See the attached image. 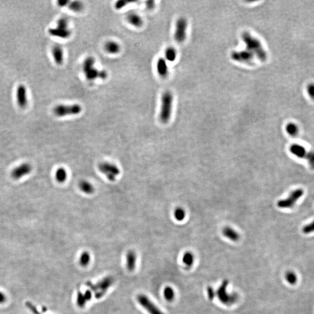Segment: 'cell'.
I'll return each mask as SVG.
<instances>
[{"label": "cell", "instance_id": "6da1fadb", "mask_svg": "<svg viewBox=\"0 0 314 314\" xmlns=\"http://www.w3.org/2000/svg\"><path fill=\"white\" fill-rule=\"evenodd\" d=\"M241 38L246 45L247 50L251 51L253 54H255L261 61L267 60L268 57L267 53L258 38L254 37L247 32L243 33Z\"/></svg>", "mask_w": 314, "mask_h": 314}, {"label": "cell", "instance_id": "7a4b0ae2", "mask_svg": "<svg viewBox=\"0 0 314 314\" xmlns=\"http://www.w3.org/2000/svg\"><path fill=\"white\" fill-rule=\"evenodd\" d=\"M173 102L174 96L172 92L166 91L163 93L161 97V107L159 114V119L163 123H168L171 117Z\"/></svg>", "mask_w": 314, "mask_h": 314}, {"label": "cell", "instance_id": "3957f363", "mask_svg": "<svg viewBox=\"0 0 314 314\" xmlns=\"http://www.w3.org/2000/svg\"><path fill=\"white\" fill-rule=\"evenodd\" d=\"M82 111V106L77 104L72 105L59 104L54 108L53 112L58 117H64L68 115H77Z\"/></svg>", "mask_w": 314, "mask_h": 314}, {"label": "cell", "instance_id": "277c9868", "mask_svg": "<svg viewBox=\"0 0 314 314\" xmlns=\"http://www.w3.org/2000/svg\"><path fill=\"white\" fill-rule=\"evenodd\" d=\"M304 193L303 189H296L290 194L287 198L279 201L277 206L280 208H291L294 206L296 202L304 195Z\"/></svg>", "mask_w": 314, "mask_h": 314}, {"label": "cell", "instance_id": "5b68a950", "mask_svg": "<svg viewBox=\"0 0 314 314\" xmlns=\"http://www.w3.org/2000/svg\"><path fill=\"white\" fill-rule=\"evenodd\" d=\"M229 282L228 280L223 281L222 285L218 288L217 290L216 294L218 297V299L222 302L223 304L226 305H231L237 300V296L236 294H229L226 291V287Z\"/></svg>", "mask_w": 314, "mask_h": 314}, {"label": "cell", "instance_id": "8992f818", "mask_svg": "<svg viewBox=\"0 0 314 314\" xmlns=\"http://www.w3.org/2000/svg\"><path fill=\"white\" fill-rule=\"evenodd\" d=\"M98 168L99 171L106 176L107 178L111 182L115 181L116 177L120 174V170L118 167L110 162H101L98 164Z\"/></svg>", "mask_w": 314, "mask_h": 314}, {"label": "cell", "instance_id": "52a82bcc", "mask_svg": "<svg viewBox=\"0 0 314 314\" xmlns=\"http://www.w3.org/2000/svg\"><path fill=\"white\" fill-rule=\"evenodd\" d=\"M188 26L187 20L185 18H180L176 21L174 37L177 43H183L187 36Z\"/></svg>", "mask_w": 314, "mask_h": 314}, {"label": "cell", "instance_id": "ba28073f", "mask_svg": "<svg viewBox=\"0 0 314 314\" xmlns=\"http://www.w3.org/2000/svg\"><path fill=\"white\" fill-rule=\"evenodd\" d=\"M139 304L149 314H164L147 296L140 294L137 297Z\"/></svg>", "mask_w": 314, "mask_h": 314}, {"label": "cell", "instance_id": "9c48e42d", "mask_svg": "<svg viewBox=\"0 0 314 314\" xmlns=\"http://www.w3.org/2000/svg\"><path fill=\"white\" fill-rule=\"evenodd\" d=\"M231 58L233 60L239 62L251 64L254 59V54L247 50L235 51L231 53Z\"/></svg>", "mask_w": 314, "mask_h": 314}, {"label": "cell", "instance_id": "30bf717a", "mask_svg": "<svg viewBox=\"0 0 314 314\" xmlns=\"http://www.w3.org/2000/svg\"><path fill=\"white\" fill-rule=\"evenodd\" d=\"M32 169V166L29 164L25 163L14 169L12 171L11 176L14 179L18 180L29 174Z\"/></svg>", "mask_w": 314, "mask_h": 314}, {"label": "cell", "instance_id": "8fae6325", "mask_svg": "<svg viewBox=\"0 0 314 314\" xmlns=\"http://www.w3.org/2000/svg\"><path fill=\"white\" fill-rule=\"evenodd\" d=\"M17 101L20 108H25L28 104L27 92L26 87L23 85H19L17 90Z\"/></svg>", "mask_w": 314, "mask_h": 314}, {"label": "cell", "instance_id": "7c38bea8", "mask_svg": "<svg viewBox=\"0 0 314 314\" xmlns=\"http://www.w3.org/2000/svg\"><path fill=\"white\" fill-rule=\"evenodd\" d=\"M48 33L52 36L63 39L68 38L72 35V31L70 29L58 28L56 26V28H50L48 30Z\"/></svg>", "mask_w": 314, "mask_h": 314}, {"label": "cell", "instance_id": "4fadbf2b", "mask_svg": "<svg viewBox=\"0 0 314 314\" xmlns=\"http://www.w3.org/2000/svg\"><path fill=\"white\" fill-rule=\"evenodd\" d=\"M52 54L56 64L58 65H62L64 58L62 47L58 44H56L52 49Z\"/></svg>", "mask_w": 314, "mask_h": 314}, {"label": "cell", "instance_id": "5bb4252c", "mask_svg": "<svg viewBox=\"0 0 314 314\" xmlns=\"http://www.w3.org/2000/svg\"><path fill=\"white\" fill-rule=\"evenodd\" d=\"M157 71L158 74L162 77H166L168 75V66L165 59L160 58L158 59L157 62Z\"/></svg>", "mask_w": 314, "mask_h": 314}, {"label": "cell", "instance_id": "9a60e30c", "mask_svg": "<svg viewBox=\"0 0 314 314\" xmlns=\"http://www.w3.org/2000/svg\"><path fill=\"white\" fill-rule=\"evenodd\" d=\"M126 19L130 25L136 28H140L143 25V20L141 17L134 12L129 13L126 17Z\"/></svg>", "mask_w": 314, "mask_h": 314}, {"label": "cell", "instance_id": "2e32d148", "mask_svg": "<svg viewBox=\"0 0 314 314\" xmlns=\"http://www.w3.org/2000/svg\"><path fill=\"white\" fill-rule=\"evenodd\" d=\"M290 151L298 158H305L307 153L305 147L298 144H292L290 147Z\"/></svg>", "mask_w": 314, "mask_h": 314}, {"label": "cell", "instance_id": "e0dca14e", "mask_svg": "<svg viewBox=\"0 0 314 314\" xmlns=\"http://www.w3.org/2000/svg\"><path fill=\"white\" fill-rule=\"evenodd\" d=\"M104 49L107 53L110 54H116L120 51V46L115 41H108L104 45Z\"/></svg>", "mask_w": 314, "mask_h": 314}, {"label": "cell", "instance_id": "ac0fdd59", "mask_svg": "<svg viewBox=\"0 0 314 314\" xmlns=\"http://www.w3.org/2000/svg\"><path fill=\"white\" fill-rule=\"evenodd\" d=\"M137 255L133 251H129L126 255V267L130 271L136 268Z\"/></svg>", "mask_w": 314, "mask_h": 314}, {"label": "cell", "instance_id": "d6986e66", "mask_svg": "<svg viewBox=\"0 0 314 314\" xmlns=\"http://www.w3.org/2000/svg\"><path fill=\"white\" fill-rule=\"evenodd\" d=\"M79 187L82 192L85 194H92L95 190L94 186L89 182L85 180H82L79 182Z\"/></svg>", "mask_w": 314, "mask_h": 314}, {"label": "cell", "instance_id": "ffe728a7", "mask_svg": "<svg viewBox=\"0 0 314 314\" xmlns=\"http://www.w3.org/2000/svg\"><path fill=\"white\" fill-rule=\"evenodd\" d=\"M223 235L232 241H237L239 239V234L237 231H235L230 227H226L223 230Z\"/></svg>", "mask_w": 314, "mask_h": 314}, {"label": "cell", "instance_id": "44dd1931", "mask_svg": "<svg viewBox=\"0 0 314 314\" xmlns=\"http://www.w3.org/2000/svg\"><path fill=\"white\" fill-rule=\"evenodd\" d=\"M95 62V59L94 57H92V56L87 57L83 62V66H82L83 72L85 74L86 72H88L89 71L91 70L93 68H94Z\"/></svg>", "mask_w": 314, "mask_h": 314}, {"label": "cell", "instance_id": "7402d4cb", "mask_svg": "<svg viewBox=\"0 0 314 314\" xmlns=\"http://www.w3.org/2000/svg\"><path fill=\"white\" fill-rule=\"evenodd\" d=\"M68 6L70 10L74 12H80L84 9V4L80 1H70Z\"/></svg>", "mask_w": 314, "mask_h": 314}, {"label": "cell", "instance_id": "603a6c76", "mask_svg": "<svg viewBox=\"0 0 314 314\" xmlns=\"http://www.w3.org/2000/svg\"><path fill=\"white\" fill-rule=\"evenodd\" d=\"M165 55L168 61L174 62L175 61L177 57V51L174 47H169L166 48Z\"/></svg>", "mask_w": 314, "mask_h": 314}, {"label": "cell", "instance_id": "cb8c5ba5", "mask_svg": "<svg viewBox=\"0 0 314 314\" xmlns=\"http://www.w3.org/2000/svg\"><path fill=\"white\" fill-rule=\"evenodd\" d=\"M287 133L291 136H296L298 134L299 129L298 126L294 123L290 122L288 123L286 126Z\"/></svg>", "mask_w": 314, "mask_h": 314}, {"label": "cell", "instance_id": "d4e9b609", "mask_svg": "<svg viewBox=\"0 0 314 314\" xmlns=\"http://www.w3.org/2000/svg\"><path fill=\"white\" fill-rule=\"evenodd\" d=\"M56 178L59 183H64L67 179V172L64 168H61L57 169L56 173Z\"/></svg>", "mask_w": 314, "mask_h": 314}, {"label": "cell", "instance_id": "484cf974", "mask_svg": "<svg viewBox=\"0 0 314 314\" xmlns=\"http://www.w3.org/2000/svg\"><path fill=\"white\" fill-rule=\"evenodd\" d=\"M91 298V293L90 291H87L86 292L85 294L83 295L81 293H79L77 298V304L80 306H83L85 305L86 300H90Z\"/></svg>", "mask_w": 314, "mask_h": 314}, {"label": "cell", "instance_id": "4316f807", "mask_svg": "<svg viewBox=\"0 0 314 314\" xmlns=\"http://www.w3.org/2000/svg\"><path fill=\"white\" fill-rule=\"evenodd\" d=\"M99 74H100V71L94 67L91 70L86 72L84 74L87 80H95L96 79L98 78Z\"/></svg>", "mask_w": 314, "mask_h": 314}, {"label": "cell", "instance_id": "83f0119b", "mask_svg": "<svg viewBox=\"0 0 314 314\" xmlns=\"http://www.w3.org/2000/svg\"><path fill=\"white\" fill-rule=\"evenodd\" d=\"M285 278L287 282L291 285H294L297 282V276L292 271H288L285 275Z\"/></svg>", "mask_w": 314, "mask_h": 314}, {"label": "cell", "instance_id": "f1b7e54d", "mask_svg": "<svg viewBox=\"0 0 314 314\" xmlns=\"http://www.w3.org/2000/svg\"><path fill=\"white\" fill-rule=\"evenodd\" d=\"M164 296L167 301H172L175 297V292L174 289L171 287H166L164 291Z\"/></svg>", "mask_w": 314, "mask_h": 314}, {"label": "cell", "instance_id": "f546056e", "mask_svg": "<svg viewBox=\"0 0 314 314\" xmlns=\"http://www.w3.org/2000/svg\"><path fill=\"white\" fill-rule=\"evenodd\" d=\"M183 262L185 263L186 265H187L188 267L192 266L194 262L193 254L190 252H186L183 257Z\"/></svg>", "mask_w": 314, "mask_h": 314}, {"label": "cell", "instance_id": "4dcf8cb0", "mask_svg": "<svg viewBox=\"0 0 314 314\" xmlns=\"http://www.w3.org/2000/svg\"><path fill=\"white\" fill-rule=\"evenodd\" d=\"M90 261V254L86 251L83 252V253L82 254V255H80V259H79L80 264L83 267H86L89 264Z\"/></svg>", "mask_w": 314, "mask_h": 314}, {"label": "cell", "instance_id": "1f68e13d", "mask_svg": "<svg viewBox=\"0 0 314 314\" xmlns=\"http://www.w3.org/2000/svg\"><path fill=\"white\" fill-rule=\"evenodd\" d=\"M174 216L177 221H183L185 219V216H186L184 210L182 208H177L175 211Z\"/></svg>", "mask_w": 314, "mask_h": 314}, {"label": "cell", "instance_id": "d6a6232c", "mask_svg": "<svg viewBox=\"0 0 314 314\" xmlns=\"http://www.w3.org/2000/svg\"><path fill=\"white\" fill-rule=\"evenodd\" d=\"M305 158L308 161L310 168L312 169H314V151L307 152Z\"/></svg>", "mask_w": 314, "mask_h": 314}, {"label": "cell", "instance_id": "836d02e7", "mask_svg": "<svg viewBox=\"0 0 314 314\" xmlns=\"http://www.w3.org/2000/svg\"><path fill=\"white\" fill-rule=\"evenodd\" d=\"M68 25H69V22H68V19L63 17V18H61L59 19L58 20L57 23H56V27L67 29V28H68Z\"/></svg>", "mask_w": 314, "mask_h": 314}, {"label": "cell", "instance_id": "e575fe53", "mask_svg": "<svg viewBox=\"0 0 314 314\" xmlns=\"http://www.w3.org/2000/svg\"><path fill=\"white\" fill-rule=\"evenodd\" d=\"M302 231L304 234H310L314 232V221L304 226Z\"/></svg>", "mask_w": 314, "mask_h": 314}, {"label": "cell", "instance_id": "d590c367", "mask_svg": "<svg viewBox=\"0 0 314 314\" xmlns=\"http://www.w3.org/2000/svg\"><path fill=\"white\" fill-rule=\"evenodd\" d=\"M306 90L310 98L314 100V83H309L306 86Z\"/></svg>", "mask_w": 314, "mask_h": 314}, {"label": "cell", "instance_id": "8d00e7d4", "mask_svg": "<svg viewBox=\"0 0 314 314\" xmlns=\"http://www.w3.org/2000/svg\"><path fill=\"white\" fill-rule=\"evenodd\" d=\"M130 2H131L130 1H123V0L118 1L117 2H116V3L115 4V8L117 10H119V9L123 8V7H125V6H126L128 3H130Z\"/></svg>", "mask_w": 314, "mask_h": 314}, {"label": "cell", "instance_id": "74e56055", "mask_svg": "<svg viewBox=\"0 0 314 314\" xmlns=\"http://www.w3.org/2000/svg\"><path fill=\"white\" fill-rule=\"evenodd\" d=\"M26 306L28 309L33 314H41L39 312L36 308V307L33 305L32 303H31L29 301H27L26 303Z\"/></svg>", "mask_w": 314, "mask_h": 314}, {"label": "cell", "instance_id": "f35d334b", "mask_svg": "<svg viewBox=\"0 0 314 314\" xmlns=\"http://www.w3.org/2000/svg\"><path fill=\"white\" fill-rule=\"evenodd\" d=\"M207 294H208V296L209 299L212 300L214 298L216 293H215L214 290L211 287H208V288H207Z\"/></svg>", "mask_w": 314, "mask_h": 314}, {"label": "cell", "instance_id": "ab89813d", "mask_svg": "<svg viewBox=\"0 0 314 314\" xmlns=\"http://www.w3.org/2000/svg\"><path fill=\"white\" fill-rule=\"evenodd\" d=\"M70 1H66V0H59L57 1L58 5L60 7H64L65 6H68Z\"/></svg>", "mask_w": 314, "mask_h": 314}, {"label": "cell", "instance_id": "60d3db41", "mask_svg": "<svg viewBox=\"0 0 314 314\" xmlns=\"http://www.w3.org/2000/svg\"><path fill=\"white\" fill-rule=\"evenodd\" d=\"M155 4L154 1H148L146 2V7L148 9H153L155 8Z\"/></svg>", "mask_w": 314, "mask_h": 314}, {"label": "cell", "instance_id": "b9f144b4", "mask_svg": "<svg viewBox=\"0 0 314 314\" xmlns=\"http://www.w3.org/2000/svg\"><path fill=\"white\" fill-rule=\"evenodd\" d=\"M107 76H108V74L105 71H104V70L100 71L98 78L101 79L102 80H105V79H107Z\"/></svg>", "mask_w": 314, "mask_h": 314}, {"label": "cell", "instance_id": "7bdbcfd3", "mask_svg": "<svg viewBox=\"0 0 314 314\" xmlns=\"http://www.w3.org/2000/svg\"><path fill=\"white\" fill-rule=\"evenodd\" d=\"M6 300V297L4 295V294L0 291V303H3Z\"/></svg>", "mask_w": 314, "mask_h": 314}]
</instances>
